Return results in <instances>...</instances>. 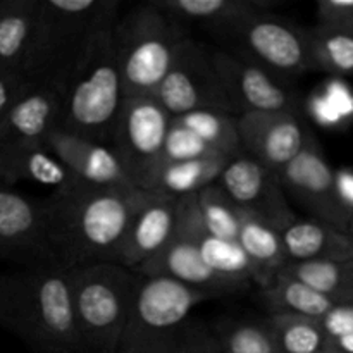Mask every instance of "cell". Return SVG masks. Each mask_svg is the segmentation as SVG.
<instances>
[{"label": "cell", "instance_id": "6da1fadb", "mask_svg": "<svg viewBox=\"0 0 353 353\" xmlns=\"http://www.w3.org/2000/svg\"><path fill=\"white\" fill-rule=\"evenodd\" d=\"M150 195L134 186L100 188L81 183L54 192L41 200L52 261L68 269L116 264L131 221Z\"/></svg>", "mask_w": 353, "mask_h": 353}, {"label": "cell", "instance_id": "7a4b0ae2", "mask_svg": "<svg viewBox=\"0 0 353 353\" xmlns=\"http://www.w3.org/2000/svg\"><path fill=\"white\" fill-rule=\"evenodd\" d=\"M0 327L31 353H79L69 269L47 262L2 272Z\"/></svg>", "mask_w": 353, "mask_h": 353}, {"label": "cell", "instance_id": "3957f363", "mask_svg": "<svg viewBox=\"0 0 353 353\" xmlns=\"http://www.w3.org/2000/svg\"><path fill=\"white\" fill-rule=\"evenodd\" d=\"M207 293L168 278L140 276L119 353H221L216 333L190 323Z\"/></svg>", "mask_w": 353, "mask_h": 353}, {"label": "cell", "instance_id": "277c9868", "mask_svg": "<svg viewBox=\"0 0 353 353\" xmlns=\"http://www.w3.org/2000/svg\"><path fill=\"white\" fill-rule=\"evenodd\" d=\"M119 0H38L33 34L21 65L24 81L57 86L90 41L119 19Z\"/></svg>", "mask_w": 353, "mask_h": 353}, {"label": "cell", "instance_id": "5b68a950", "mask_svg": "<svg viewBox=\"0 0 353 353\" xmlns=\"http://www.w3.org/2000/svg\"><path fill=\"white\" fill-rule=\"evenodd\" d=\"M112 30L97 34L57 85L59 130L103 145L110 143L126 99Z\"/></svg>", "mask_w": 353, "mask_h": 353}, {"label": "cell", "instance_id": "8992f818", "mask_svg": "<svg viewBox=\"0 0 353 353\" xmlns=\"http://www.w3.org/2000/svg\"><path fill=\"white\" fill-rule=\"evenodd\" d=\"M112 34L126 99L154 95L190 38L185 24L154 0L119 17Z\"/></svg>", "mask_w": 353, "mask_h": 353}, {"label": "cell", "instance_id": "52a82bcc", "mask_svg": "<svg viewBox=\"0 0 353 353\" xmlns=\"http://www.w3.org/2000/svg\"><path fill=\"white\" fill-rule=\"evenodd\" d=\"M69 272L79 353H119L140 276L114 262Z\"/></svg>", "mask_w": 353, "mask_h": 353}, {"label": "cell", "instance_id": "ba28073f", "mask_svg": "<svg viewBox=\"0 0 353 353\" xmlns=\"http://www.w3.org/2000/svg\"><path fill=\"white\" fill-rule=\"evenodd\" d=\"M171 119L152 95L124 99L109 147L134 188L154 192L165 164L164 141Z\"/></svg>", "mask_w": 353, "mask_h": 353}, {"label": "cell", "instance_id": "9c48e42d", "mask_svg": "<svg viewBox=\"0 0 353 353\" xmlns=\"http://www.w3.org/2000/svg\"><path fill=\"white\" fill-rule=\"evenodd\" d=\"M236 40L240 54L279 76H300L316 71L310 54L309 28L272 12H257L234 28L230 34Z\"/></svg>", "mask_w": 353, "mask_h": 353}, {"label": "cell", "instance_id": "30bf717a", "mask_svg": "<svg viewBox=\"0 0 353 353\" xmlns=\"http://www.w3.org/2000/svg\"><path fill=\"white\" fill-rule=\"evenodd\" d=\"M152 97L171 117L199 110L234 114L210 54L192 37Z\"/></svg>", "mask_w": 353, "mask_h": 353}, {"label": "cell", "instance_id": "8fae6325", "mask_svg": "<svg viewBox=\"0 0 353 353\" xmlns=\"http://www.w3.org/2000/svg\"><path fill=\"white\" fill-rule=\"evenodd\" d=\"M279 181L286 196L300 203L312 219L348 231L353 216L341 203L336 188V171L324 157L316 138L279 172Z\"/></svg>", "mask_w": 353, "mask_h": 353}, {"label": "cell", "instance_id": "7c38bea8", "mask_svg": "<svg viewBox=\"0 0 353 353\" xmlns=\"http://www.w3.org/2000/svg\"><path fill=\"white\" fill-rule=\"evenodd\" d=\"M210 61L236 114H299V95L262 65L245 55L226 50L212 52Z\"/></svg>", "mask_w": 353, "mask_h": 353}, {"label": "cell", "instance_id": "4fadbf2b", "mask_svg": "<svg viewBox=\"0 0 353 353\" xmlns=\"http://www.w3.org/2000/svg\"><path fill=\"white\" fill-rule=\"evenodd\" d=\"M217 185L243 212L259 217L276 230L283 231L296 219L278 172L248 155L241 154L231 159L221 172Z\"/></svg>", "mask_w": 353, "mask_h": 353}, {"label": "cell", "instance_id": "5bb4252c", "mask_svg": "<svg viewBox=\"0 0 353 353\" xmlns=\"http://www.w3.org/2000/svg\"><path fill=\"white\" fill-rule=\"evenodd\" d=\"M238 137L245 155L278 174L314 138L299 114L292 112L241 114Z\"/></svg>", "mask_w": 353, "mask_h": 353}, {"label": "cell", "instance_id": "9a60e30c", "mask_svg": "<svg viewBox=\"0 0 353 353\" xmlns=\"http://www.w3.org/2000/svg\"><path fill=\"white\" fill-rule=\"evenodd\" d=\"M0 259L17 268L54 262L45 236L43 202L3 183H0Z\"/></svg>", "mask_w": 353, "mask_h": 353}, {"label": "cell", "instance_id": "2e32d148", "mask_svg": "<svg viewBox=\"0 0 353 353\" xmlns=\"http://www.w3.org/2000/svg\"><path fill=\"white\" fill-rule=\"evenodd\" d=\"M134 274L145 278H168L176 283L195 288L210 296L231 295L241 292L248 285L221 276L212 271L200 257L195 241L183 230L176 226L171 241L155 254L150 261L134 271Z\"/></svg>", "mask_w": 353, "mask_h": 353}, {"label": "cell", "instance_id": "e0dca14e", "mask_svg": "<svg viewBox=\"0 0 353 353\" xmlns=\"http://www.w3.org/2000/svg\"><path fill=\"white\" fill-rule=\"evenodd\" d=\"M45 145L76 183L100 188L133 186L109 145L76 137L59 128L52 130Z\"/></svg>", "mask_w": 353, "mask_h": 353}, {"label": "cell", "instance_id": "ac0fdd59", "mask_svg": "<svg viewBox=\"0 0 353 353\" xmlns=\"http://www.w3.org/2000/svg\"><path fill=\"white\" fill-rule=\"evenodd\" d=\"M178 219V199L152 192L131 221L116 264L137 271L171 241Z\"/></svg>", "mask_w": 353, "mask_h": 353}, {"label": "cell", "instance_id": "d6986e66", "mask_svg": "<svg viewBox=\"0 0 353 353\" xmlns=\"http://www.w3.org/2000/svg\"><path fill=\"white\" fill-rule=\"evenodd\" d=\"M59 121V88L43 85L28 90L0 123V147L45 145Z\"/></svg>", "mask_w": 353, "mask_h": 353}, {"label": "cell", "instance_id": "ffe728a7", "mask_svg": "<svg viewBox=\"0 0 353 353\" xmlns=\"http://www.w3.org/2000/svg\"><path fill=\"white\" fill-rule=\"evenodd\" d=\"M176 226L185 231L195 241L200 257L203 259V262L212 271L219 272L221 276H226L230 279H234V281L245 283V285L255 283L254 268H252L250 261H248L247 254L240 247V243L214 236L203 226L202 217H200L199 209H196L195 195L178 199Z\"/></svg>", "mask_w": 353, "mask_h": 353}, {"label": "cell", "instance_id": "44dd1931", "mask_svg": "<svg viewBox=\"0 0 353 353\" xmlns=\"http://www.w3.org/2000/svg\"><path fill=\"white\" fill-rule=\"evenodd\" d=\"M179 23H196L230 37L234 28L257 12H271L272 0H154Z\"/></svg>", "mask_w": 353, "mask_h": 353}, {"label": "cell", "instance_id": "7402d4cb", "mask_svg": "<svg viewBox=\"0 0 353 353\" xmlns=\"http://www.w3.org/2000/svg\"><path fill=\"white\" fill-rule=\"evenodd\" d=\"M281 240L288 262L353 259L352 234L312 217H296L281 231Z\"/></svg>", "mask_w": 353, "mask_h": 353}, {"label": "cell", "instance_id": "603a6c76", "mask_svg": "<svg viewBox=\"0 0 353 353\" xmlns=\"http://www.w3.org/2000/svg\"><path fill=\"white\" fill-rule=\"evenodd\" d=\"M17 181L40 183L54 188V192L76 183L68 169L50 154L47 145L0 147V183L14 185Z\"/></svg>", "mask_w": 353, "mask_h": 353}, {"label": "cell", "instance_id": "cb8c5ba5", "mask_svg": "<svg viewBox=\"0 0 353 353\" xmlns=\"http://www.w3.org/2000/svg\"><path fill=\"white\" fill-rule=\"evenodd\" d=\"M238 243L247 254L255 274V285L264 290L288 265L281 231L241 210Z\"/></svg>", "mask_w": 353, "mask_h": 353}, {"label": "cell", "instance_id": "d4e9b609", "mask_svg": "<svg viewBox=\"0 0 353 353\" xmlns=\"http://www.w3.org/2000/svg\"><path fill=\"white\" fill-rule=\"evenodd\" d=\"M38 0H0V69L19 71L33 34Z\"/></svg>", "mask_w": 353, "mask_h": 353}, {"label": "cell", "instance_id": "484cf974", "mask_svg": "<svg viewBox=\"0 0 353 353\" xmlns=\"http://www.w3.org/2000/svg\"><path fill=\"white\" fill-rule=\"evenodd\" d=\"M333 303L353 302V259L288 262L285 269Z\"/></svg>", "mask_w": 353, "mask_h": 353}, {"label": "cell", "instance_id": "4316f807", "mask_svg": "<svg viewBox=\"0 0 353 353\" xmlns=\"http://www.w3.org/2000/svg\"><path fill=\"white\" fill-rule=\"evenodd\" d=\"M230 161L221 157L195 159L186 162H165L155 179L154 192L181 199L196 195L205 186L214 185Z\"/></svg>", "mask_w": 353, "mask_h": 353}, {"label": "cell", "instance_id": "83f0119b", "mask_svg": "<svg viewBox=\"0 0 353 353\" xmlns=\"http://www.w3.org/2000/svg\"><path fill=\"white\" fill-rule=\"evenodd\" d=\"M278 353H321L327 348V336L319 319L290 312H271L265 317Z\"/></svg>", "mask_w": 353, "mask_h": 353}, {"label": "cell", "instance_id": "f1b7e54d", "mask_svg": "<svg viewBox=\"0 0 353 353\" xmlns=\"http://www.w3.org/2000/svg\"><path fill=\"white\" fill-rule=\"evenodd\" d=\"M261 292L272 312H290L321 319L334 305L326 296L285 271L279 272L274 281Z\"/></svg>", "mask_w": 353, "mask_h": 353}, {"label": "cell", "instance_id": "f546056e", "mask_svg": "<svg viewBox=\"0 0 353 353\" xmlns=\"http://www.w3.org/2000/svg\"><path fill=\"white\" fill-rule=\"evenodd\" d=\"M172 121L196 134L217 157L231 161L243 154L238 137V117L231 114L199 110L172 117Z\"/></svg>", "mask_w": 353, "mask_h": 353}, {"label": "cell", "instance_id": "4dcf8cb0", "mask_svg": "<svg viewBox=\"0 0 353 353\" xmlns=\"http://www.w3.org/2000/svg\"><path fill=\"white\" fill-rule=\"evenodd\" d=\"M309 41L316 71L353 78V30L316 24Z\"/></svg>", "mask_w": 353, "mask_h": 353}, {"label": "cell", "instance_id": "1f68e13d", "mask_svg": "<svg viewBox=\"0 0 353 353\" xmlns=\"http://www.w3.org/2000/svg\"><path fill=\"white\" fill-rule=\"evenodd\" d=\"M195 202L203 226L209 233L223 240L238 241L241 209L217 183L200 190L195 195Z\"/></svg>", "mask_w": 353, "mask_h": 353}, {"label": "cell", "instance_id": "d6a6232c", "mask_svg": "<svg viewBox=\"0 0 353 353\" xmlns=\"http://www.w3.org/2000/svg\"><path fill=\"white\" fill-rule=\"evenodd\" d=\"M214 333L221 353H278L265 319L231 321Z\"/></svg>", "mask_w": 353, "mask_h": 353}, {"label": "cell", "instance_id": "836d02e7", "mask_svg": "<svg viewBox=\"0 0 353 353\" xmlns=\"http://www.w3.org/2000/svg\"><path fill=\"white\" fill-rule=\"evenodd\" d=\"M217 157L196 134L171 119L164 141V162H186Z\"/></svg>", "mask_w": 353, "mask_h": 353}, {"label": "cell", "instance_id": "e575fe53", "mask_svg": "<svg viewBox=\"0 0 353 353\" xmlns=\"http://www.w3.org/2000/svg\"><path fill=\"white\" fill-rule=\"evenodd\" d=\"M316 16L317 24L353 30V0H319Z\"/></svg>", "mask_w": 353, "mask_h": 353}, {"label": "cell", "instance_id": "d590c367", "mask_svg": "<svg viewBox=\"0 0 353 353\" xmlns=\"http://www.w3.org/2000/svg\"><path fill=\"white\" fill-rule=\"evenodd\" d=\"M327 340L353 333V302L334 303L319 319Z\"/></svg>", "mask_w": 353, "mask_h": 353}, {"label": "cell", "instance_id": "8d00e7d4", "mask_svg": "<svg viewBox=\"0 0 353 353\" xmlns=\"http://www.w3.org/2000/svg\"><path fill=\"white\" fill-rule=\"evenodd\" d=\"M19 71H3L0 69V123L7 116L14 103L30 90Z\"/></svg>", "mask_w": 353, "mask_h": 353}, {"label": "cell", "instance_id": "74e56055", "mask_svg": "<svg viewBox=\"0 0 353 353\" xmlns=\"http://www.w3.org/2000/svg\"><path fill=\"white\" fill-rule=\"evenodd\" d=\"M336 188L341 203L353 216V171L348 169L336 171Z\"/></svg>", "mask_w": 353, "mask_h": 353}, {"label": "cell", "instance_id": "f35d334b", "mask_svg": "<svg viewBox=\"0 0 353 353\" xmlns=\"http://www.w3.org/2000/svg\"><path fill=\"white\" fill-rule=\"evenodd\" d=\"M327 350L333 353H353V333L327 341Z\"/></svg>", "mask_w": 353, "mask_h": 353}, {"label": "cell", "instance_id": "ab89813d", "mask_svg": "<svg viewBox=\"0 0 353 353\" xmlns=\"http://www.w3.org/2000/svg\"><path fill=\"white\" fill-rule=\"evenodd\" d=\"M348 233H350V234H352V236H353V223L350 224V228H348Z\"/></svg>", "mask_w": 353, "mask_h": 353}, {"label": "cell", "instance_id": "60d3db41", "mask_svg": "<svg viewBox=\"0 0 353 353\" xmlns=\"http://www.w3.org/2000/svg\"><path fill=\"white\" fill-rule=\"evenodd\" d=\"M52 353H76V352H52Z\"/></svg>", "mask_w": 353, "mask_h": 353}, {"label": "cell", "instance_id": "b9f144b4", "mask_svg": "<svg viewBox=\"0 0 353 353\" xmlns=\"http://www.w3.org/2000/svg\"><path fill=\"white\" fill-rule=\"evenodd\" d=\"M321 353H333V352H330V350H327V348H326V350H324V352H321Z\"/></svg>", "mask_w": 353, "mask_h": 353}]
</instances>
